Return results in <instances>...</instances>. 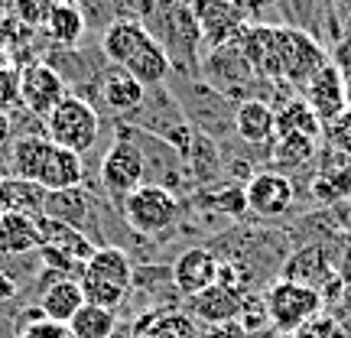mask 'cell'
<instances>
[{
  "instance_id": "cell-1",
  "label": "cell",
  "mask_w": 351,
  "mask_h": 338,
  "mask_svg": "<svg viewBox=\"0 0 351 338\" xmlns=\"http://www.w3.org/2000/svg\"><path fill=\"white\" fill-rule=\"evenodd\" d=\"M101 52L108 56L114 69L134 75L143 88L163 85L173 69V59L160 46V39L147 29V23H134V20L108 23L104 36H101Z\"/></svg>"
},
{
  "instance_id": "cell-2",
  "label": "cell",
  "mask_w": 351,
  "mask_h": 338,
  "mask_svg": "<svg viewBox=\"0 0 351 338\" xmlns=\"http://www.w3.org/2000/svg\"><path fill=\"white\" fill-rule=\"evenodd\" d=\"M78 287L85 293L88 306H101L117 313L121 302L134 287V267L121 248H98L91 254V261L82 267L78 274Z\"/></svg>"
},
{
  "instance_id": "cell-3",
  "label": "cell",
  "mask_w": 351,
  "mask_h": 338,
  "mask_svg": "<svg viewBox=\"0 0 351 338\" xmlns=\"http://www.w3.org/2000/svg\"><path fill=\"white\" fill-rule=\"evenodd\" d=\"M267 302V315L270 326L296 335L302 326H309L313 319L322 315V293L313 283H300V280H276L263 293Z\"/></svg>"
},
{
  "instance_id": "cell-4",
  "label": "cell",
  "mask_w": 351,
  "mask_h": 338,
  "mask_svg": "<svg viewBox=\"0 0 351 338\" xmlns=\"http://www.w3.org/2000/svg\"><path fill=\"white\" fill-rule=\"evenodd\" d=\"M98 134H101L98 111L78 95H65L56 104V111L46 117V140L62 147V150L78 153V156H85L98 143Z\"/></svg>"
},
{
  "instance_id": "cell-5",
  "label": "cell",
  "mask_w": 351,
  "mask_h": 338,
  "mask_svg": "<svg viewBox=\"0 0 351 338\" xmlns=\"http://www.w3.org/2000/svg\"><path fill=\"white\" fill-rule=\"evenodd\" d=\"M121 215L137 234H163L179 218V202L166 186L143 182L121 202Z\"/></svg>"
},
{
  "instance_id": "cell-6",
  "label": "cell",
  "mask_w": 351,
  "mask_h": 338,
  "mask_svg": "<svg viewBox=\"0 0 351 338\" xmlns=\"http://www.w3.org/2000/svg\"><path fill=\"white\" fill-rule=\"evenodd\" d=\"M143 173H147L143 150L127 134H117L108 153H104V160H101V182L108 189V195L124 202L134 189L143 186Z\"/></svg>"
},
{
  "instance_id": "cell-7",
  "label": "cell",
  "mask_w": 351,
  "mask_h": 338,
  "mask_svg": "<svg viewBox=\"0 0 351 338\" xmlns=\"http://www.w3.org/2000/svg\"><path fill=\"white\" fill-rule=\"evenodd\" d=\"M65 78L49 62H23L20 65V108L33 117H49L56 104L65 98Z\"/></svg>"
},
{
  "instance_id": "cell-8",
  "label": "cell",
  "mask_w": 351,
  "mask_h": 338,
  "mask_svg": "<svg viewBox=\"0 0 351 338\" xmlns=\"http://www.w3.org/2000/svg\"><path fill=\"white\" fill-rule=\"evenodd\" d=\"M192 20H195V29H199V36L215 46V49H221L228 46L231 39L241 36V23H244V16L241 10L234 7V0H195L192 7Z\"/></svg>"
},
{
  "instance_id": "cell-9",
  "label": "cell",
  "mask_w": 351,
  "mask_h": 338,
  "mask_svg": "<svg viewBox=\"0 0 351 338\" xmlns=\"http://www.w3.org/2000/svg\"><path fill=\"white\" fill-rule=\"evenodd\" d=\"M306 104L315 111V117L326 124L345 114L348 108V88H345V75L339 65H322L309 82H306Z\"/></svg>"
},
{
  "instance_id": "cell-10",
  "label": "cell",
  "mask_w": 351,
  "mask_h": 338,
  "mask_svg": "<svg viewBox=\"0 0 351 338\" xmlns=\"http://www.w3.org/2000/svg\"><path fill=\"white\" fill-rule=\"evenodd\" d=\"M293 199H296L293 182H289L283 173H274V169L251 176L247 186H244V202H247V208L263 215V218H274V215L289 212V208H293Z\"/></svg>"
},
{
  "instance_id": "cell-11",
  "label": "cell",
  "mask_w": 351,
  "mask_h": 338,
  "mask_svg": "<svg viewBox=\"0 0 351 338\" xmlns=\"http://www.w3.org/2000/svg\"><path fill=\"white\" fill-rule=\"evenodd\" d=\"M173 283L186 300L205 293L208 287L218 283V257H215L212 251H205V248H189V251H182L173 263Z\"/></svg>"
},
{
  "instance_id": "cell-12",
  "label": "cell",
  "mask_w": 351,
  "mask_h": 338,
  "mask_svg": "<svg viewBox=\"0 0 351 338\" xmlns=\"http://www.w3.org/2000/svg\"><path fill=\"white\" fill-rule=\"evenodd\" d=\"M39 225V238H43V248H49V251L62 254L65 261H72L75 267H85L91 261V254L98 251L91 238H88L85 231H78L72 225H62V221H52V218H36Z\"/></svg>"
},
{
  "instance_id": "cell-13",
  "label": "cell",
  "mask_w": 351,
  "mask_h": 338,
  "mask_svg": "<svg viewBox=\"0 0 351 338\" xmlns=\"http://www.w3.org/2000/svg\"><path fill=\"white\" fill-rule=\"evenodd\" d=\"M82 182H85V163H82V156L52 143L36 173V186H43L46 192H62V189H75Z\"/></svg>"
},
{
  "instance_id": "cell-14",
  "label": "cell",
  "mask_w": 351,
  "mask_h": 338,
  "mask_svg": "<svg viewBox=\"0 0 351 338\" xmlns=\"http://www.w3.org/2000/svg\"><path fill=\"white\" fill-rule=\"evenodd\" d=\"M189 313H192V319L205 322L208 328L225 326V322H238L241 293L221 287V283H215V287H208L205 293H199V296H192V300H189Z\"/></svg>"
},
{
  "instance_id": "cell-15",
  "label": "cell",
  "mask_w": 351,
  "mask_h": 338,
  "mask_svg": "<svg viewBox=\"0 0 351 338\" xmlns=\"http://www.w3.org/2000/svg\"><path fill=\"white\" fill-rule=\"evenodd\" d=\"M82 306H85V293H82L75 276H52L46 289H43V296H39L43 315L49 322H62V326H69L75 319Z\"/></svg>"
},
{
  "instance_id": "cell-16",
  "label": "cell",
  "mask_w": 351,
  "mask_h": 338,
  "mask_svg": "<svg viewBox=\"0 0 351 338\" xmlns=\"http://www.w3.org/2000/svg\"><path fill=\"white\" fill-rule=\"evenodd\" d=\"M43 248L36 218L16 212L0 215V257H23Z\"/></svg>"
},
{
  "instance_id": "cell-17",
  "label": "cell",
  "mask_w": 351,
  "mask_h": 338,
  "mask_svg": "<svg viewBox=\"0 0 351 338\" xmlns=\"http://www.w3.org/2000/svg\"><path fill=\"white\" fill-rule=\"evenodd\" d=\"M91 195H88L85 186L75 189H62V192H46V202H43V218H52V221H62V225L72 228H85L88 215H91Z\"/></svg>"
},
{
  "instance_id": "cell-18",
  "label": "cell",
  "mask_w": 351,
  "mask_h": 338,
  "mask_svg": "<svg viewBox=\"0 0 351 338\" xmlns=\"http://www.w3.org/2000/svg\"><path fill=\"white\" fill-rule=\"evenodd\" d=\"M234 124H238V134L247 143H274L276 137V111L261 98L241 101Z\"/></svg>"
},
{
  "instance_id": "cell-19",
  "label": "cell",
  "mask_w": 351,
  "mask_h": 338,
  "mask_svg": "<svg viewBox=\"0 0 351 338\" xmlns=\"http://www.w3.org/2000/svg\"><path fill=\"white\" fill-rule=\"evenodd\" d=\"M88 29V20L85 13L78 10L72 0H56L49 7V16H46V23H43V33L52 39V43H59V46H78L82 36H85Z\"/></svg>"
},
{
  "instance_id": "cell-20",
  "label": "cell",
  "mask_w": 351,
  "mask_h": 338,
  "mask_svg": "<svg viewBox=\"0 0 351 338\" xmlns=\"http://www.w3.org/2000/svg\"><path fill=\"white\" fill-rule=\"evenodd\" d=\"M43 202H46V189L43 186L29 182V179H16V176H0V215L16 212L39 218Z\"/></svg>"
},
{
  "instance_id": "cell-21",
  "label": "cell",
  "mask_w": 351,
  "mask_h": 338,
  "mask_svg": "<svg viewBox=\"0 0 351 338\" xmlns=\"http://www.w3.org/2000/svg\"><path fill=\"white\" fill-rule=\"evenodd\" d=\"M101 98H104V104L114 114H130V111H137V108H143L147 88L140 85L134 75H127L121 69H111L104 75V82H101Z\"/></svg>"
},
{
  "instance_id": "cell-22",
  "label": "cell",
  "mask_w": 351,
  "mask_h": 338,
  "mask_svg": "<svg viewBox=\"0 0 351 338\" xmlns=\"http://www.w3.org/2000/svg\"><path fill=\"white\" fill-rule=\"evenodd\" d=\"M137 338H202L189 313H150L134 326Z\"/></svg>"
},
{
  "instance_id": "cell-23",
  "label": "cell",
  "mask_w": 351,
  "mask_h": 338,
  "mask_svg": "<svg viewBox=\"0 0 351 338\" xmlns=\"http://www.w3.org/2000/svg\"><path fill=\"white\" fill-rule=\"evenodd\" d=\"M322 121L315 117V111L306 104V98L287 101L280 111H276V137H289V134H300V137H313L319 134Z\"/></svg>"
},
{
  "instance_id": "cell-24",
  "label": "cell",
  "mask_w": 351,
  "mask_h": 338,
  "mask_svg": "<svg viewBox=\"0 0 351 338\" xmlns=\"http://www.w3.org/2000/svg\"><path fill=\"white\" fill-rule=\"evenodd\" d=\"M49 147L52 143L46 140V134H43V137H33V134L20 137L16 147H13V156H10V176L36 182V173H39V166H43V160H46Z\"/></svg>"
},
{
  "instance_id": "cell-25",
  "label": "cell",
  "mask_w": 351,
  "mask_h": 338,
  "mask_svg": "<svg viewBox=\"0 0 351 338\" xmlns=\"http://www.w3.org/2000/svg\"><path fill=\"white\" fill-rule=\"evenodd\" d=\"M117 328V313L101 309V306H82L75 313V319L69 322L72 338H111Z\"/></svg>"
},
{
  "instance_id": "cell-26",
  "label": "cell",
  "mask_w": 351,
  "mask_h": 338,
  "mask_svg": "<svg viewBox=\"0 0 351 338\" xmlns=\"http://www.w3.org/2000/svg\"><path fill=\"white\" fill-rule=\"evenodd\" d=\"M315 156V140L313 137H300V134H289V137H274V163L276 166H302Z\"/></svg>"
},
{
  "instance_id": "cell-27",
  "label": "cell",
  "mask_w": 351,
  "mask_h": 338,
  "mask_svg": "<svg viewBox=\"0 0 351 338\" xmlns=\"http://www.w3.org/2000/svg\"><path fill=\"white\" fill-rule=\"evenodd\" d=\"M238 326L244 328L247 335H254V332H261V328L270 326V315H267V302H263V296H257V293H244V296H241Z\"/></svg>"
},
{
  "instance_id": "cell-28",
  "label": "cell",
  "mask_w": 351,
  "mask_h": 338,
  "mask_svg": "<svg viewBox=\"0 0 351 338\" xmlns=\"http://www.w3.org/2000/svg\"><path fill=\"white\" fill-rule=\"evenodd\" d=\"M52 3L56 0H10V16L20 20L23 26H29V29H43Z\"/></svg>"
},
{
  "instance_id": "cell-29",
  "label": "cell",
  "mask_w": 351,
  "mask_h": 338,
  "mask_svg": "<svg viewBox=\"0 0 351 338\" xmlns=\"http://www.w3.org/2000/svg\"><path fill=\"white\" fill-rule=\"evenodd\" d=\"M13 108H20V69L3 65L0 69V114H10Z\"/></svg>"
},
{
  "instance_id": "cell-30",
  "label": "cell",
  "mask_w": 351,
  "mask_h": 338,
  "mask_svg": "<svg viewBox=\"0 0 351 338\" xmlns=\"http://www.w3.org/2000/svg\"><path fill=\"white\" fill-rule=\"evenodd\" d=\"M16 338H72V332L62 322L39 319V322H26V326L16 328Z\"/></svg>"
},
{
  "instance_id": "cell-31",
  "label": "cell",
  "mask_w": 351,
  "mask_h": 338,
  "mask_svg": "<svg viewBox=\"0 0 351 338\" xmlns=\"http://www.w3.org/2000/svg\"><path fill=\"white\" fill-rule=\"evenodd\" d=\"M121 16L117 20H134V23H143L153 13V0H114Z\"/></svg>"
},
{
  "instance_id": "cell-32",
  "label": "cell",
  "mask_w": 351,
  "mask_h": 338,
  "mask_svg": "<svg viewBox=\"0 0 351 338\" xmlns=\"http://www.w3.org/2000/svg\"><path fill=\"white\" fill-rule=\"evenodd\" d=\"M202 338H247V332L238 322H225V326H212Z\"/></svg>"
},
{
  "instance_id": "cell-33",
  "label": "cell",
  "mask_w": 351,
  "mask_h": 338,
  "mask_svg": "<svg viewBox=\"0 0 351 338\" xmlns=\"http://www.w3.org/2000/svg\"><path fill=\"white\" fill-rule=\"evenodd\" d=\"M218 205H225V212H241V208H247V202H244V189L221 192V195H218Z\"/></svg>"
},
{
  "instance_id": "cell-34",
  "label": "cell",
  "mask_w": 351,
  "mask_h": 338,
  "mask_svg": "<svg viewBox=\"0 0 351 338\" xmlns=\"http://www.w3.org/2000/svg\"><path fill=\"white\" fill-rule=\"evenodd\" d=\"M16 280H13V276H7L3 274V270H0V302H7V300H13V296H16Z\"/></svg>"
},
{
  "instance_id": "cell-35",
  "label": "cell",
  "mask_w": 351,
  "mask_h": 338,
  "mask_svg": "<svg viewBox=\"0 0 351 338\" xmlns=\"http://www.w3.org/2000/svg\"><path fill=\"white\" fill-rule=\"evenodd\" d=\"M13 137V117L10 114H0V147Z\"/></svg>"
},
{
  "instance_id": "cell-36",
  "label": "cell",
  "mask_w": 351,
  "mask_h": 338,
  "mask_svg": "<svg viewBox=\"0 0 351 338\" xmlns=\"http://www.w3.org/2000/svg\"><path fill=\"white\" fill-rule=\"evenodd\" d=\"M7 13H10V0H0V26L7 20Z\"/></svg>"
},
{
  "instance_id": "cell-37",
  "label": "cell",
  "mask_w": 351,
  "mask_h": 338,
  "mask_svg": "<svg viewBox=\"0 0 351 338\" xmlns=\"http://www.w3.org/2000/svg\"><path fill=\"white\" fill-rule=\"evenodd\" d=\"M3 65H13V62H10V56H7V49H3V43H0V69Z\"/></svg>"
},
{
  "instance_id": "cell-38",
  "label": "cell",
  "mask_w": 351,
  "mask_h": 338,
  "mask_svg": "<svg viewBox=\"0 0 351 338\" xmlns=\"http://www.w3.org/2000/svg\"><path fill=\"white\" fill-rule=\"evenodd\" d=\"M176 3H179V7H192L195 0H176Z\"/></svg>"
},
{
  "instance_id": "cell-39",
  "label": "cell",
  "mask_w": 351,
  "mask_h": 338,
  "mask_svg": "<svg viewBox=\"0 0 351 338\" xmlns=\"http://www.w3.org/2000/svg\"><path fill=\"white\" fill-rule=\"evenodd\" d=\"M335 3H339V7H351V0H335Z\"/></svg>"
}]
</instances>
